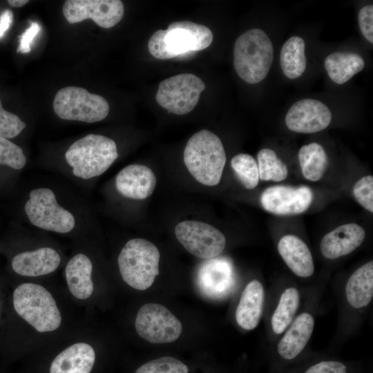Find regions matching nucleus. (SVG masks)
I'll return each instance as SVG.
<instances>
[{"label":"nucleus","instance_id":"nucleus-1","mask_svg":"<svg viewBox=\"0 0 373 373\" xmlns=\"http://www.w3.org/2000/svg\"><path fill=\"white\" fill-rule=\"evenodd\" d=\"M184 162L198 182L206 186L217 185L226 163V153L220 139L206 129L197 132L186 143Z\"/></svg>","mask_w":373,"mask_h":373},{"label":"nucleus","instance_id":"nucleus-2","mask_svg":"<svg viewBox=\"0 0 373 373\" xmlns=\"http://www.w3.org/2000/svg\"><path fill=\"white\" fill-rule=\"evenodd\" d=\"M118 155L113 140L102 135L88 134L69 146L65 159L75 177L88 180L106 171Z\"/></svg>","mask_w":373,"mask_h":373},{"label":"nucleus","instance_id":"nucleus-3","mask_svg":"<svg viewBox=\"0 0 373 373\" xmlns=\"http://www.w3.org/2000/svg\"><path fill=\"white\" fill-rule=\"evenodd\" d=\"M273 57L272 43L261 29H250L235 42L233 66L238 76L248 84H257L266 77Z\"/></svg>","mask_w":373,"mask_h":373},{"label":"nucleus","instance_id":"nucleus-4","mask_svg":"<svg viewBox=\"0 0 373 373\" xmlns=\"http://www.w3.org/2000/svg\"><path fill=\"white\" fill-rule=\"evenodd\" d=\"M12 303L17 314L39 332L55 331L61 323V315L55 298L40 285H19L13 291Z\"/></svg>","mask_w":373,"mask_h":373},{"label":"nucleus","instance_id":"nucleus-5","mask_svg":"<svg viewBox=\"0 0 373 373\" xmlns=\"http://www.w3.org/2000/svg\"><path fill=\"white\" fill-rule=\"evenodd\" d=\"M117 262L121 276L128 285L146 290L159 274L160 252L150 241L133 238L120 251Z\"/></svg>","mask_w":373,"mask_h":373},{"label":"nucleus","instance_id":"nucleus-6","mask_svg":"<svg viewBox=\"0 0 373 373\" xmlns=\"http://www.w3.org/2000/svg\"><path fill=\"white\" fill-rule=\"evenodd\" d=\"M24 211L29 222L43 230L68 233L76 224L73 214L58 203L54 191L48 187L31 190Z\"/></svg>","mask_w":373,"mask_h":373},{"label":"nucleus","instance_id":"nucleus-7","mask_svg":"<svg viewBox=\"0 0 373 373\" xmlns=\"http://www.w3.org/2000/svg\"><path fill=\"white\" fill-rule=\"evenodd\" d=\"M53 109L61 119L94 123L106 117L109 113L107 100L78 86H66L57 91Z\"/></svg>","mask_w":373,"mask_h":373},{"label":"nucleus","instance_id":"nucleus-8","mask_svg":"<svg viewBox=\"0 0 373 373\" xmlns=\"http://www.w3.org/2000/svg\"><path fill=\"white\" fill-rule=\"evenodd\" d=\"M204 88L205 84L200 78L191 73H182L162 81L155 98L168 112L184 115L193 110Z\"/></svg>","mask_w":373,"mask_h":373},{"label":"nucleus","instance_id":"nucleus-9","mask_svg":"<svg viewBox=\"0 0 373 373\" xmlns=\"http://www.w3.org/2000/svg\"><path fill=\"white\" fill-rule=\"evenodd\" d=\"M135 327L137 334L154 344L169 343L181 335V322L164 306L146 303L137 313Z\"/></svg>","mask_w":373,"mask_h":373},{"label":"nucleus","instance_id":"nucleus-10","mask_svg":"<svg viewBox=\"0 0 373 373\" xmlns=\"http://www.w3.org/2000/svg\"><path fill=\"white\" fill-rule=\"evenodd\" d=\"M179 242L193 256L211 259L220 255L225 248L226 238L218 229L205 222L185 220L175 227Z\"/></svg>","mask_w":373,"mask_h":373},{"label":"nucleus","instance_id":"nucleus-11","mask_svg":"<svg viewBox=\"0 0 373 373\" xmlns=\"http://www.w3.org/2000/svg\"><path fill=\"white\" fill-rule=\"evenodd\" d=\"M213 35L207 26L189 21H175L165 30L164 44L171 59L186 57L209 47Z\"/></svg>","mask_w":373,"mask_h":373},{"label":"nucleus","instance_id":"nucleus-12","mask_svg":"<svg viewBox=\"0 0 373 373\" xmlns=\"http://www.w3.org/2000/svg\"><path fill=\"white\" fill-rule=\"evenodd\" d=\"M63 14L70 23L90 19L99 26L110 28L121 21L124 7L119 0H67Z\"/></svg>","mask_w":373,"mask_h":373},{"label":"nucleus","instance_id":"nucleus-13","mask_svg":"<svg viewBox=\"0 0 373 373\" xmlns=\"http://www.w3.org/2000/svg\"><path fill=\"white\" fill-rule=\"evenodd\" d=\"M312 200L313 193L307 186H272L267 188L260 197L264 209L278 216L301 213L309 207Z\"/></svg>","mask_w":373,"mask_h":373},{"label":"nucleus","instance_id":"nucleus-14","mask_svg":"<svg viewBox=\"0 0 373 373\" xmlns=\"http://www.w3.org/2000/svg\"><path fill=\"white\" fill-rule=\"evenodd\" d=\"M332 120V113L323 102L303 99L294 104L285 116L287 128L294 132L313 133L327 128Z\"/></svg>","mask_w":373,"mask_h":373},{"label":"nucleus","instance_id":"nucleus-15","mask_svg":"<svg viewBox=\"0 0 373 373\" xmlns=\"http://www.w3.org/2000/svg\"><path fill=\"white\" fill-rule=\"evenodd\" d=\"M156 182V177L150 168L133 164L125 166L117 173L115 186L126 198L144 200L153 193Z\"/></svg>","mask_w":373,"mask_h":373},{"label":"nucleus","instance_id":"nucleus-16","mask_svg":"<svg viewBox=\"0 0 373 373\" xmlns=\"http://www.w3.org/2000/svg\"><path fill=\"white\" fill-rule=\"evenodd\" d=\"M60 262L59 254L52 247H44L15 255L11 267L20 276L37 277L52 273Z\"/></svg>","mask_w":373,"mask_h":373},{"label":"nucleus","instance_id":"nucleus-17","mask_svg":"<svg viewBox=\"0 0 373 373\" xmlns=\"http://www.w3.org/2000/svg\"><path fill=\"white\" fill-rule=\"evenodd\" d=\"M365 231L356 223L341 225L325 234L321 242V251L327 259H336L350 254L363 242Z\"/></svg>","mask_w":373,"mask_h":373},{"label":"nucleus","instance_id":"nucleus-18","mask_svg":"<svg viewBox=\"0 0 373 373\" xmlns=\"http://www.w3.org/2000/svg\"><path fill=\"white\" fill-rule=\"evenodd\" d=\"M95 352L88 343L79 342L66 347L52 361L49 373H90Z\"/></svg>","mask_w":373,"mask_h":373},{"label":"nucleus","instance_id":"nucleus-19","mask_svg":"<svg viewBox=\"0 0 373 373\" xmlns=\"http://www.w3.org/2000/svg\"><path fill=\"white\" fill-rule=\"evenodd\" d=\"M278 251L296 276L307 278L313 274V258L307 245L301 239L294 235H286L279 240Z\"/></svg>","mask_w":373,"mask_h":373},{"label":"nucleus","instance_id":"nucleus-20","mask_svg":"<svg viewBox=\"0 0 373 373\" xmlns=\"http://www.w3.org/2000/svg\"><path fill=\"white\" fill-rule=\"evenodd\" d=\"M265 299L261 283L254 280L249 283L242 293L236 311V320L240 327L251 330L259 323Z\"/></svg>","mask_w":373,"mask_h":373},{"label":"nucleus","instance_id":"nucleus-21","mask_svg":"<svg viewBox=\"0 0 373 373\" xmlns=\"http://www.w3.org/2000/svg\"><path fill=\"white\" fill-rule=\"evenodd\" d=\"M92 271V262L84 254H77L68 262L65 277L68 288L75 298L85 300L92 295L94 290Z\"/></svg>","mask_w":373,"mask_h":373},{"label":"nucleus","instance_id":"nucleus-22","mask_svg":"<svg viewBox=\"0 0 373 373\" xmlns=\"http://www.w3.org/2000/svg\"><path fill=\"white\" fill-rule=\"evenodd\" d=\"M314 319L303 313L293 322L278 345V352L285 359L296 358L305 348L313 332Z\"/></svg>","mask_w":373,"mask_h":373},{"label":"nucleus","instance_id":"nucleus-23","mask_svg":"<svg viewBox=\"0 0 373 373\" xmlns=\"http://www.w3.org/2000/svg\"><path fill=\"white\" fill-rule=\"evenodd\" d=\"M231 266L222 260L207 262L199 275V287L202 292L210 297H220L227 293L232 286Z\"/></svg>","mask_w":373,"mask_h":373},{"label":"nucleus","instance_id":"nucleus-24","mask_svg":"<svg viewBox=\"0 0 373 373\" xmlns=\"http://www.w3.org/2000/svg\"><path fill=\"white\" fill-rule=\"evenodd\" d=\"M346 298L351 306L360 309L367 306L373 296V262L363 265L348 279Z\"/></svg>","mask_w":373,"mask_h":373},{"label":"nucleus","instance_id":"nucleus-25","mask_svg":"<svg viewBox=\"0 0 373 373\" xmlns=\"http://www.w3.org/2000/svg\"><path fill=\"white\" fill-rule=\"evenodd\" d=\"M324 65L329 78L343 84L363 69L365 61L354 52H335L326 57Z\"/></svg>","mask_w":373,"mask_h":373},{"label":"nucleus","instance_id":"nucleus-26","mask_svg":"<svg viewBox=\"0 0 373 373\" xmlns=\"http://www.w3.org/2000/svg\"><path fill=\"white\" fill-rule=\"evenodd\" d=\"M304 40L293 36L282 46L280 55V67L284 75L289 79H296L304 73L307 59Z\"/></svg>","mask_w":373,"mask_h":373},{"label":"nucleus","instance_id":"nucleus-27","mask_svg":"<svg viewBox=\"0 0 373 373\" xmlns=\"http://www.w3.org/2000/svg\"><path fill=\"white\" fill-rule=\"evenodd\" d=\"M298 159L303 176L316 182L323 175L327 166V156L324 148L316 142L303 146Z\"/></svg>","mask_w":373,"mask_h":373},{"label":"nucleus","instance_id":"nucleus-28","mask_svg":"<svg viewBox=\"0 0 373 373\" xmlns=\"http://www.w3.org/2000/svg\"><path fill=\"white\" fill-rule=\"evenodd\" d=\"M299 300L297 289L290 287L283 291L271 317V327L276 334L283 333L291 323L298 308Z\"/></svg>","mask_w":373,"mask_h":373},{"label":"nucleus","instance_id":"nucleus-29","mask_svg":"<svg viewBox=\"0 0 373 373\" xmlns=\"http://www.w3.org/2000/svg\"><path fill=\"white\" fill-rule=\"evenodd\" d=\"M259 178L263 181L280 182L288 174L287 167L270 149H261L258 153Z\"/></svg>","mask_w":373,"mask_h":373},{"label":"nucleus","instance_id":"nucleus-30","mask_svg":"<svg viewBox=\"0 0 373 373\" xmlns=\"http://www.w3.org/2000/svg\"><path fill=\"white\" fill-rule=\"evenodd\" d=\"M231 166L238 178L247 189H253L258 184L259 173L256 161L247 153L235 155L231 161Z\"/></svg>","mask_w":373,"mask_h":373},{"label":"nucleus","instance_id":"nucleus-31","mask_svg":"<svg viewBox=\"0 0 373 373\" xmlns=\"http://www.w3.org/2000/svg\"><path fill=\"white\" fill-rule=\"evenodd\" d=\"M135 373H189V367L176 358L163 356L142 364Z\"/></svg>","mask_w":373,"mask_h":373},{"label":"nucleus","instance_id":"nucleus-32","mask_svg":"<svg viewBox=\"0 0 373 373\" xmlns=\"http://www.w3.org/2000/svg\"><path fill=\"white\" fill-rule=\"evenodd\" d=\"M26 164V157L20 146L8 139L0 137V165L19 170Z\"/></svg>","mask_w":373,"mask_h":373},{"label":"nucleus","instance_id":"nucleus-33","mask_svg":"<svg viewBox=\"0 0 373 373\" xmlns=\"http://www.w3.org/2000/svg\"><path fill=\"white\" fill-rule=\"evenodd\" d=\"M26 124L17 115L6 111L0 99V137L10 139L19 135Z\"/></svg>","mask_w":373,"mask_h":373},{"label":"nucleus","instance_id":"nucleus-34","mask_svg":"<svg viewBox=\"0 0 373 373\" xmlns=\"http://www.w3.org/2000/svg\"><path fill=\"white\" fill-rule=\"evenodd\" d=\"M358 202L365 209L373 212V177L370 175L358 180L353 189Z\"/></svg>","mask_w":373,"mask_h":373},{"label":"nucleus","instance_id":"nucleus-35","mask_svg":"<svg viewBox=\"0 0 373 373\" xmlns=\"http://www.w3.org/2000/svg\"><path fill=\"white\" fill-rule=\"evenodd\" d=\"M165 30H157L149 39L148 49L149 52L156 59H171L164 44Z\"/></svg>","mask_w":373,"mask_h":373},{"label":"nucleus","instance_id":"nucleus-36","mask_svg":"<svg viewBox=\"0 0 373 373\" xmlns=\"http://www.w3.org/2000/svg\"><path fill=\"white\" fill-rule=\"evenodd\" d=\"M358 24L364 37L373 43V6L367 5L362 8L358 16Z\"/></svg>","mask_w":373,"mask_h":373},{"label":"nucleus","instance_id":"nucleus-37","mask_svg":"<svg viewBox=\"0 0 373 373\" xmlns=\"http://www.w3.org/2000/svg\"><path fill=\"white\" fill-rule=\"evenodd\" d=\"M41 30V26L37 22H31L27 28L19 37V45L17 50V52L28 53L31 50V44L34 38Z\"/></svg>","mask_w":373,"mask_h":373},{"label":"nucleus","instance_id":"nucleus-38","mask_svg":"<svg viewBox=\"0 0 373 373\" xmlns=\"http://www.w3.org/2000/svg\"><path fill=\"white\" fill-rule=\"evenodd\" d=\"M305 373H347V367L338 361H321L311 366Z\"/></svg>","mask_w":373,"mask_h":373},{"label":"nucleus","instance_id":"nucleus-39","mask_svg":"<svg viewBox=\"0 0 373 373\" xmlns=\"http://www.w3.org/2000/svg\"><path fill=\"white\" fill-rule=\"evenodd\" d=\"M13 21V14L10 10H6L0 17V39L11 26Z\"/></svg>","mask_w":373,"mask_h":373},{"label":"nucleus","instance_id":"nucleus-40","mask_svg":"<svg viewBox=\"0 0 373 373\" xmlns=\"http://www.w3.org/2000/svg\"><path fill=\"white\" fill-rule=\"evenodd\" d=\"M8 3L15 8H20L28 3V0H8Z\"/></svg>","mask_w":373,"mask_h":373}]
</instances>
